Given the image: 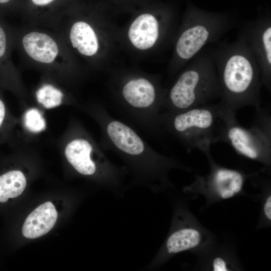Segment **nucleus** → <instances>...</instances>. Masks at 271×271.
<instances>
[{
    "label": "nucleus",
    "instance_id": "20e7f679",
    "mask_svg": "<svg viewBox=\"0 0 271 271\" xmlns=\"http://www.w3.org/2000/svg\"><path fill=\"white\" fill-rule=\"evenodd\" d=\"M220 142L228 143L241 156L265 165H270V108L260 106L256 108L253 120L249 128L239 124L235 113L223 110Z\"/></svg>",
    "mask_w": 271,
    "mask_h": 271
},
{
    "label": "nucleus",
    "instance_id": "ddd939ff",
    "mask_svg": "<svg viewBox=\"0 0 271 271\" xmlns=\"http://www.w3.org/2000/svg\"><path fill=\"white\" fill-rule=\"evenodd\" d=\"M15 34L4 22L0 20V79L5 86L11 85L15 69L11 58Z\"/></svg>",
    "mask_w": 271,
    "mask_h": 271
},
{
    "label": "nucleus",
    "instance_id": "f8f14e48",
    "mask_svg": "<svg viewBox=\"0 0 271 271\" xmlns=\"http://www.w3.org/2000/svg\"><path fill=\"white\" fill-rule=\"evenodd\" d=\"M69 40L74 48L82 55L92 56L98 50V41L92 27L83 21L75 22L69 33Z\"/></svg>",
    "mask_w": 271,
    "mask_h": 271
},
{
    "label": "nucleus",
    "instance_id": "423d86ee",
    "mask_svg": "<svg viewBox=\"0 0 271 271\" xmlns=\"http://www.w3.org/2000/svg\"><path fill=\"white\" fill-rule=\"evenodd\" d=\"M15 41L33 63L45 67L63 65V40L46 30H27L19 37L15 34Z\"/></svg>",
    "mask_w": 271,
    "mask_h": 271
},
{
    "label": "nucleus",
    "instance_id": "2eb2a0df",
    "mask_svg": "<svg viewBox=\"0 0 271 271\" xmlns=\"http://www.w3.org/2000/svg\"><path fill=\"white\" fill-rule=\"evenodd\" d=\"M38 101L46 108L60 105L62 102L63 94L59 89L51 84H44L36 93Z\"/></svg>",
    "mask_w": 271,
    "mask_h": 271
},
{
    "label": "nucleus",
    "instance_id": "39448f33",
    "mask_svg": "<svg viewBox=\"0 0 271 271\" xmlns=\"http://www.w3.org/2000/svg\"><path fill=\"white\" fill-rule=\"evenodd\" d=\"M220 97L218 75L210 67L192 66L183 72L165 98L162 112L177 113L213 103Z\"/></svg>",
    "mask_w": 271,
    "mask_h": 271
},
{
    "label": "nucleus",
    "instance_id": "1a4fd4ad",
    "mask_svg": "<svg viewBox=\"0 0 271 271\" xmlns=\"http://www.w3.org/2000/svg\"><path fill=\"white\" fill-rule=\"evenodd\" d=\"M57 217L53 203L50 201L44 203L26 219L22 228L23 235L27 238L34 239L46 234L54 226Z\"/></svg>",
    "mask_w": 271,
    "mask_h": 271
},
{
    "label": "nucleus",
    "instance_id": "f03ea898",
    "mask_svg": "<svg viewBox=\"0 0 271 271\" xmlns=\"http://www.w3.org/2000/svg\"><path fill=\"white\" fill-rule=\"evenodd\" d=\"M160 123L163 133L171 135L187 151L196 149L206 155L220 142L223 111L218 103H211L177 113L162 112Z\"/></svg>",
    "mask_w": 271,
    "mask_h": 271
},
{
    "label": "nucleus",
    "instance_id": "dca6fc26",
    "mask_svg": "<svg viewBox=\"0 0 271 271\" xmlns=\"http://www.w3.org/2000/svg\"><path fill=\"white\" fill-rule=\"evenodd\" d=\"M26 128L33 132H40L46 128V122L40 111L36 108L28 110L24 115Z\"/></svg>",
    "mask_w": 271,
    "mask_h": 271
},
{
    "label": "nucleus",
    "instance_id": "f3484780",
    "mask_svg": "<svg viewBox=\"0 0 271 271\" xmlns=\"http://www.w3.org/2000/svg\"><path fill=\"white\" fill-rule=\"evenodd\" d=\"M261 47L267 67L271 64V27H268L263 31L261 36Z\"/></svg>",
    "mask_w": 271,
    "mask_h": 271
},
{
    "label": "nucleus",
    "instance_id": "aec40b11",
    "mask_svg": "<svg viewBox=\"0 0 271 271\" xmlns=\"http://www.w3.org/2000/svg\"><path fill=\"white\" fill-rule=\"evenodd\" d=\"M263 211L266 217L271 220V196H268L264 205Z\"/></svg>",
    "mask_w": 271,
    "mask_h": 271
},
{
    "label": "nucleus",
    "instance_id": "4be33fe9",
    "mask_svg": "<svg viewBox=\"0 0 271 271\" xmlns=\"http://www.w3.org/2000/svg\"><path fill=\"white\" fill-rule=\"evenodd\" d=\"M11 0H0V4H5L9 2H10Z\"/></svg>",
    "mask_w": 271,
    "mask_h": 271
},
{
    "label": "nucleus",
    "instance_id": "9b49d317",
    "mask_svg": "<svg viewBox=\"0 0 271 271\" xmlns=\"http://www.w3.org/2000/svg\"><path fill=\"white\" fill-rule=\"evenodd\" d=\"M209 28L203 24H195L186 30L179 38L176 45L178 55L188 60L196 54L208 41Z\"/></svg>",
    "mask_w": 271,
    "mask_h": 271
},
{
    "label": "nucleus",
    "instance_id": "6ab92c4d",
    "mask_svg": "<svg viewBox=\"0 0 271 271\" xmlns=\"http://www.w3.org/2000/svg\"><path fill=\"white\" fill-rule=\"evenodd\" d=\"M7 117V109L6 105L0 97V130L3 128Z\"/></svg>",
    "mask_w": 271,
    "mask_h": 271
},
{
    "label": "nucleus",
    "instance_id": "a211bd4d",
    "mask_svg": "<svg viewBox=\"0 0 271 271\" xmlns=\"http://www.w3.org/2000/svg\"><path fill=\"white\" fill-rule=\"evenodd\" d=\"M212 266L214 271H227L229 270L225 260L220 257H217L214 259Z\"/></svg>",
    "mask_w": 271,
    "mask_h": 271
},
{
    "label": "nucleus",
    "instance_id": "9d476101",
    "mask_svg": "<svg viewBox=\"0 0 271 271\" xmlns=\"http://www.w3.org/2000/svg\"><path fill=\"white\" fill-rule=\"evenodd\" d=\"M159 35V25L156 18L149 14L139 16L131 25L129 39L137 48L146 50L156 43Z\"/></svg>",
    "mask_w": 271,
    "mask_h": 271
},
{
    "label": "nucleus",
    "instance_id": "0eeeda50",
    "mask_svg": "<svg viewBox=\"0 0 271 271\" xmlns=\"http://www.w3.org/2000/svg\"><path fill=\"white\" fill-rule=\"evenodd\" d=\"M201 239L198 230L181 225L175 218L171 231L162 247L144 269L149 270L156 268L172 255L197 247Z\"/></svg>",
    "mask_w": 271,
    "mask_h": 271
},
{
    "label": "nucleus",
    "instance_id": "412c9836",
    "mask_svg": "<svg viewBox=\"0 0 271 271\" xmlns=\"http://www.w3.org/2000/svg\"><path fill=\"white\" fill-rule=\"evenodd\" d=\"M35 6L44 7L47 6L54 1V0H31Z\"/></svg>",
    "mask_w": 271,
    "mask_h": 271
},
{
    "label": "nucleus",
    "instance_id": "f257e3e1",
    "mask_svg": "<svg viewBox=\"0 0 271 271\" xmlns=\"http://www.w3.org/2000/svg\"><path fill=\"white\" fill-rule=\"evenodd\" d=\"M104 148L117 155L127 170L129 188L140 187L158 193L171 186L169 171L186 168L177 160L156 151L127 123L110 114L107 108L98 106Z\"/></svg>",
    "mask_w": 271,
    "mask_h": 271
},
{
    "label": "nucleus",
    "instance_id": "6e6552de",
    "mask_svg": "<svg viewBox=\"0 0 271 271\" xmlns=\"http://www.w3.org/2000/svg\"><path fill=\"white\" fill-rule=\"evenodd\" d=\"M211 164L210 174L203 179L209 184L218 195L226 199L233 197L241 191L245 180L240 172L218 166L213 163L210 153L206 155Z\"/></svg>",
    "mask_w": 271,
    "mask_h": 271
},
{
    "label": "nucleus",
    "instance_id": "4468645a",
    "mask_svg": "<svg viewBox=\"0 0 271 271\" xmlns=\"http://www.w3.org/2000/svg\"><path fill=\"white\" fill-rule=\"evenodd\" d=\"M24 174L19 170H13L0 176V202L4 203L9 198L20 196L26 187Z\"/></svg>",
    "mask_w": 271,
    "mask_h": 271
},
{
    "label": "nucleus",
    "instance_id": "7ed1b4c3",
    "mask_svg": "<svg viewBox=\"0 0 271 271\" xmlns=\"http://www.w3.org/2000/svg\"><path fill=\"white\" fill-rule=\"evenodd\" d=\"M218 76V103L223 110L236 113L247 106H261L259 72L247 56L241 53L230 56Z\"/></svg>",
    "mask_w": 271,
    "mask_h": 271
}]
</instances>
